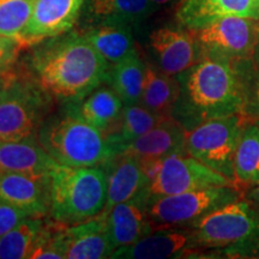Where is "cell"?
Returning <instances> with one entry per match:
<instances>
[{
	"label": "cell",
	"instance_id": "obj_1",
	"mask_svg": "<svg viewBox=\"0 0 259 259\" xmlns=\"http://www.w3.org/2000/svg\"><path fill=\"white\" fill-rule=\"evenodd\" d=\"M27 70L52 99L79 102L106 83L109 64L80 31H67L34 45Z\"/></svg>",
	"mask_w": 259,
	"mask_h": 259
},
{
	"label": "cell",
	"instance_id": "obj_2",
	"mask_svg": "<svg viewBox=\"0 0 259 259\" xmlns=\"http://www.w3.org/2000/svg\"><path fill=\"white\" fill-rule=\"evenodd\" d=\"M179 94L173 116L186 131L211 119L242 114V93L231 63L202 58L177 74Z\"/></svg>",
	"mask_w": 259,
	"mask_h": 259
},
{
	"label": "cell",
	"instance_id": "obj_3",
	"mask_svg": "<svg viewBox=\"0 0 259 259\" xmlns=\"http://www.w3.org/2000/svg\"><path fill=\"white\" fill-rule=\"evenodd\" d=\"M36 137L42 148L63 166H102L116 155L106 136L84 120L73 102L65 103L59 113L47 116Z\"/></svg>",
	"mask_w": 259,
	"mask_h": 259
},
{
	"label": "cell",
	"instance_id": "obj_4",
	"mask_svg": "<svg viewBox=\"0 0 259 259\" xmlns=\"http://www.w3.org/2000/svg\"><path fill=\"white\" fill-rule=\"evenodd\" d=\"M191 228L202 250L216 257H259V208L246 198L210 212Z\"/></svg>",
	"mask_w": 259,
	"mask_h": 259
},
{
	"label": "cell",
	"instance_id": "obj_5",
	"mask_svg": "<svg viewBox=\"0 0 259 259\" xmlns=\"http://www.w3.org/2000/svg\"><path fill=\"white\" fill-rule=\"evenodd\" d=\"M51 177V219L70 227L99 215L107 202V173L103 166H59Z\"/></svg>",
	"mask_w": 259,
	"mask_h": 259
},
{
	"label": "cell",
	"instance_id": "obj_6",
	"mask_svg": "<svg viewBox=\"0 0 259 259\" xmlns=\"http://www.w3.org/2000/svg\"><path fill=\"white\" fill-rule=\"evenodd\" d=\"M52 100L27 70L14 66L5 71L0 90V142L36 136L48 116Z\"/></svg>",
	"mask_w": 259,
	"mask_h": 259
},
{
	"label": "cell",
	"instance_id": "obj_7",
	"mask_svg": "<svg viewBox=\"0 0 259 259\" xmlns=\"http://www.w3.org/2000/svg\"><path fill=\"white\" fill-rule=\"evenodd\" d=\"M251 121L254 120L244 114H234L203 122L187 131V154L235 184L236 148L242 131Z\"/></svg>",
	"mask_w": 259,
	"mask_h": 259
},
{
	"label": "cell",
	"instance_id": "obj_8",
	"mask_svg": "<svg viewBox=\"0 0 259 259\" xmlns=\"http://www.w3.org/2000/svg\"><path fill=\"white\" fill-rule=\"evenodd\" d=\"M238 186H213L149 198L148 215L154 228H191L210 212L241 198Z\"/></svg>",
	"mask_w": 259,
	"mask_h": 259
},
{
	"label": "cell",
	"instance_id": "obj_9",
	"mask_svg": "<svg viewBox=\"0 0 259 259\" xmlns=\"http://www.w3.org/2000/svg\"><path fill=\"white\" fill-rule=\"evenodd\" d=\"M193 31L202 58L231 64L251 57L259 44V19L225 17Z\"/></svg>",
	"mask_w": 259,
	"mask_h": 259
},
{
	"label": "cell",
	"instance_id": "obj_10",
	"mask_svg": "<svg viewBox=\"0 0 259 259\" xmlns=\"http://www.w3.org/2000/svg\"><path fill=\"white\" fill-rule=\"evenodd\" d=\"M229 185L235 184L191 155L176 154L157 162L156 171L148 189L150 198H157L206 187Z\"/></svg>",
	"mask_w": 259,
	"mask_h": 259
},
{
	"label": "cell",
	"instance_id": "obj_11",
	"mask_svg": "<svg viewBox=\"0 0 259 259\" xmlns=\"http://www.w3.org/2000/svg\"><path fill=\"white\" fill-rule=\"evenodd\" d=\"M147 47L151 61L170 76H177L202 59L194 31L178 22L149 32Z\"/></svg>",
	"mask_w": 259,
	"mask_h": 259
},
{
	"label": "cell",
	"instance_id": "obj_12",
	"mask_svg": "<svg viewBox=\"0 0 259 259\" xmlns=\"http://www.w3.org/2000/svg\"><path fill=\"white\" fill-rule=\"evenodd\" d=\"M200 247L192 228L167 227L149 233L136 244L119 247L113 252L114 259H166L199 254Z\"/></svg>",
	"mask_w": 259,
	"mask_h": 259
},
{
	"label": "cell",
	"instance_id": "obj_13",
	"mask_svg": "<svg viewBox=\"0 0 259 259\" xmlns=\"http://www.w3.org/2000/svg\"><path fill=\"white\" fill-rule=\"evenodd\" d=\"M85 0H35L21 40L31 47L63 35L78 23Z\"/></svg>",
	"mask_w": 259,
	"mask_h": 259
},
{
	"label": "cell",
	"instance_id": "obj_14",
	"mask_svg": "<svg viewBox=\"0 0 259 259\" xmlns=\"http://www.w3.org/2000/svg\"><path fill=\"white\" fill-rule=\"evenodd\" d=\"M0 200L34 218H44L51 208L50 174L0 173Z\"/></svg>",
	"mask_w": 259,
	"mask_h": 259
},
{
	"label": "cell",
	"instance_id": "obj_15",
	"mask_svg": "<svg viewBox=\"0 0 259 259\" xmlns=\"http://www.w3.org/2000/svg\"><path fill=\"white\" fill-rule=\"evenodd\" d=\"M149 198L148 189L132 199L115 204L107 211L103 210L115 250L136 244L155 229L148 215Z\"/></svg>",
	"mask_w": 259,
	"mask_h": 259
},
{
	"label": "cell",
	"instance_id": "obj_16",
	"mask_svg": "<svg viewBox=\"0 0 259 259\" xmlns=\"http://www.w3.org/2000/svg\"><path fill=\"white\" fill-rule=\"evenodd\" d=\"M177 22L198 30L225 17L259 19V0H180Z\"/></svg>",
	"mask_w": 259,
	"mask_h": 259
},
{
	"label": "cell",
	"instance_id": "obj_17",
	"mask_svg": "<svg viewBox=\"0 0 259 259\" xmlns=\"http://www.w3.org/2000/svg\"><path fill=\"white\" fill-rule=\"evenodd\" d=\"M64 241L66 259H105L111 258L115 251L105 211L84 222L65 227Z\"/></svg>",
	"mask_w": 259,
	"mask_h": 259
},
{
	"label": "cell",
	"instance_id": "obj_18",
	"mask_svg": "<svg viewBox=\"0 0 259 259\" xmlns=\"http://www.w3.org/2000/svg\"><path fill=\"white\" fill-rule=\"evenodd\" d=\"M158 9L151 0H85L78 23L80 30L101 24L138 27Z\"/></svg>",
	"mask_w": 259,
	"mask_h": 259
},
{
	"label": "cell",
	"instance_id": "obj_19",
	"mask_svg": "<svg viewBox=\"0 0 259 259\" xmlns=\"http://www.w3.org/2000/svg\"><path fill=\"white\" fill-rule=\"evenodd\" d=\"M187 131L174 118H166L160 124L130 142L119 154H127L139 161H158L170 155L187 154Z\"/></svg>",
	"mask_w": 259,
	"mask_h": 259
},
{
	"label": "cell",
	"instance_id": "obj_20",
	"mask_svg": "<svg viewBox=\"0 0 259 259\" xmlns=\"http://www.w3.org/2000/svg\"><path fill=\"white\" fill-rule=\"evenodd\" d=\"M107 173V202L105 211L115 204L126 202L148 190L149 178L138 158L118 154L102 164Z\"/></svg>",
	"mask_w": 259,
	"mask_h": 259
},
{
	"label": "cell",
	"instance_id": "obj_21",
	"mask_svg": "<svg viewBox=\"0 0 259 259\" xmlns=\"http://www.w3.org/2000/svg\"><path fill=\"white\" fill-rule=\"evenodd\" d=\"M59 163L42 148L36 136L0 142V173L50 174Z\"/></svg>",
	"mask_w": 259,
	"mask_h": 259
},
{
	"label": "cell",
	"instance_id": "obj_22",
	"mask_svg": "<svg viewBox=\"0 0 259 259\" xmlns=\"http://www.w3.org/2000/svg\"><path fill=\"white\" fill-rule=\"evenodd\" d=\"M80 116L103 135L113 134L120 119L124 102L109 85H100L79 102H73Z\"/></svg>",
	"mask_w": 259,
	"mask_h": 259
},
{
	"label": "cell",
	"instance_id": "obj_23",
	"mask_svg": "<svg viewBox=\"0 0 259 259\" xmlns=\"http://www.w3.org/2000/svg\"><path fill=\"white\" fill-rule=\"evenodd\" d=\"M79 31L109 66L118 64L137 51L134 27L131 25L101 24Z\"/></svg>",
	"mask_w": 259,
	"mask_h": 259
},
{
	"label": "cell",
	"instance_id": "obj_24",
	"mask_svg": "<svg viewBox=\"0 0 259 259\" xmlns=\"http://www.w3.org/2000/svg\"><path fill=\"white\" fill-rule=\"evenodd\" d=\"M145 65L144 88L139 103L155 114L170 118L179 94L177 77L161 71L150 60L145 61Z\"/></svg>",
	"mask_w": 259,
	"mask_h": 259
},
{
	"label": "cell",
	"instance_id": "obj_25",
	"mask_svg": "<svg viewBox=\"0 0 259 259\" xmlns=\"http://www.w3.org/2000/svg\"><path fill=\"white\" fill-rule=\"evenodd\" d=\"M145 61L137 51L131 56L109 66L106 83L122 100L124 105L141 102L145 80Z\"/></svg>",
	"mask_w": 259,
	"mask_h": 259
},
{
	"label": "cell",
	"instance_id": "obj_26",
	"mask_svg": "<svg viewBox=\"0 0 259 259\" xmlns=\"http://www.w3.org/2000/svg\"><path fill=\"white\" fill-rule=\"evenodd\" d=\"M47 223L42 218H27L0 236V259H30Z\"/></svg>",
	"mask_w": 259,
	"mask_h": 259
},
{
	"label": "cell",
	"instance_id": "obj_27",
	"mask_svg": "<svg viewBox=\"0 0 259 259\" xmlns=\"http://www.w3.org/2000/svg\"><path fill=\"white\" fill-rule=\"evenodd\" d=\"M164 119H166L164 116L155 114L141 103L126 105L122 108L120 119L115 130L113 134L107 136V139L114 148L115 154L118 155L126 144L135 141L139 136L147 134Z\"/></svg>",
	"mask_w": 259,
	"mask_h": 259
},
{
	"label": "cell",
	"instance_id": "obj_28",
	"mask_svg": "<svg viewBox=\"0 0 259 259\" xmlns=\"http://www.w3.org/2000/svg\"><path fill=\"white\" fill-rule=\"evenodd\" d=\"M235 184H259V125L251 121L242 131L234 157Z\"/></svg>",
	"mask_w": 259,
	"mask_h": 259
},
{
	"label": "cell",
	"instance_id": "obj_29",
	"mask_svg": "<svg viewBox=\"0 0 259 259\" xmlns=\"http://www.w3.org/2000/svg\"><path fill=\"white\" fill-rule=\"evenodd\" d=\"M242 93V114L252 119H259V44L251 57L232 63Z\"/></svg>",
	"mask_w": 259,
	"mask_h": 259
},
{
	"label": "cell",
	"instance_id": "obj_30",
	"mask_svg": "<svg viewBox=\"0 0 259 259\" xmlns=\"http://www.w3.org/2000/svg\"><path fill=\"white\" fill-rule=\"evenodd\" d=\"M35 0H0V35L21 38Z\"/></svg>",
	"mask_w": 259,
	"mask_h": 259
},
{
	"label": "cell",
	"instance_id": "obj_31",
	"mask_svg": "<svg viewBox=\"0 0 259 259\" xmlns=\"http://www.w3.org/2000/svg\"><path fill=\"white\" fill-rule=\"evenodd\" d=\"M27 45L19 37L0 35V73L15 66L21 52Z\"/></svg>",
	"mask_w": 259,
	"mask_h": 259
},
{
	"label": "cell",
	"instance_id": "obj_32",
	"mask_svg": "<svg viewBox=\"0 0 259 259\" xmlns=\"http://www.w3.org/2000/svg\"><path fill=\"white\" fill-rule=\"evenodd\" d=\"M27 218H31L30 213L0 200V236Z\"/></svg>",
	"mask_w": 259,
	"mask_h": 259
},
{
	"label": "cell",
	"instance_id": "obj_33",
	"mask_svg": "<svg viewBox=\"0 0 259 259\" xmlns=\"http://www.w3.org/2000/svg\"><path fill=\"white\" fill-rule=\"evenodd\" d=\"M251 189L247 191L245 198L250 200L251 203H253L257 208H259V184H255V185L250 186Z\"/></svg>",
	"mask_w": 259,
	"mask_h": 259
},
{
	"label": "cell",
	"instance_id": "obj_34",
	"mask_svg": "<svg viewBox=\"0 0 259 259\" xmlns=\"http://www.w3.org/2000/svg\"><path fill=\"white\" fill-rule=\"evenodd\" d=\"M151 2H153V4L160 10L163 8H170V6L178 5L180 3V0H151Z\"/></svg>",
	"mask_w": 259,
	"mask_h": 259
},
{
	"label": "cell",
	"instance_id": "obj_35",
	"mask_svg": "<svg viewBox=\"0 0 259 259\" xmlns=\"http://www.w3.org/2000/svg\"><path fill=\"white\" fill-rule=\"evenodd\" d=\"M3 84H4V72L0 73V90L3 88Z\"/></svg>",
	"mask_w": 259,
	"mask_h": 259
},
{
	"label": "cell",
	"instance_id": "obj_36",
	"mask_svg": "<svg viewBox=\"0 0 259 259\" xmlns=\"http://www.w3.org/2000/svg\"><path fill=\"white\" fill-rule=\"evenodd\" d=\"M255 122H257V124L259 125V119H258V120H255Z\"/></svg>",
	"mask_w": 259,
	"mask_h": 259
}]
</instances>
